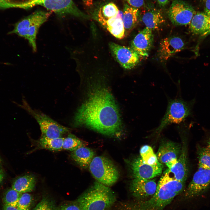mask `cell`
Wrapping results in <instances>:
<instances>
[{
    "label": "cell",
    "mask_w": 210,
    "mask_h": 210,
    "mask_svg": "<svg viewBox=\"0 0 210 210\" xmlns=\"http://www.w3.org/2000/svg\"><path fill=\"white\" fill-rule=\"evenodd\" d=\"M161 7H164L169 3V0H154Z\"/></svg>",
    "instance_id": "836d02e7"
},
{
    "label": "cell",
    "mask_w": 210,
    "mask_h": 210,
    "mask_svg": "<svg viewBox=\"0 0 210 210\" xmlns=\"http://www.w3.org/2000/svg\"><path fill=\"white\" fill-rule=\"evenodd\" d=\"M88 168L97 182L109 187L115 183L120 177L116 165L110 159L104 156H94Z\"/></svg>",
    "instance_id": "8992f818"
},
{
    "label": "cell",
    "mask_w": 210,
    "mask_h": 210,
    "mask_svg": "<svg viewBox=\"0 0 210 210\" xmlns=\"http://www.w3.org/2000/svg\"><path fill=\"white\" fill-rule=\"evenodd\" d=\"M119 10L116 5L110 2L102 7L97 14L98 21L101 23L113 17L118 14Z\"/></svg>",
    "instance_id": "d4e9b609"
},
{
    "label": "cell",
    "mask_w": 210,
    "mask_h": 210,
    "mask_svg": "<svg viewBox=\"0 0 210 210\" xmlns=\"http://www.w3.org/2000/svg\"><path fill=\"white\" fill-rule=\"evenodd\" d=\"M129 163L132 178L153 179L160 175L162 171V164L159 162L154 165L147 164L140 156L134 158Z\"/></svg>",
    "instance_id": "30bf717a"
},
{
    "label": "cell",
    "mask_w": 210,
    "mask_h": 210,
    "mask_svg": "<svg viewBox=\"0 0 210 210\" xmlns=\"http://www.w3.org/2000/svg\"><path fill=\"white\" fill-rule=\"evenodd\" d=\"M23 101L21 106L36 120L40 127L41 136L50 138H58L69 131L68 128L60 124L46 114L32 109L25 100Z\"/></svg>",
    "instance_id": "52a82bcc"
},
{
    "label": "cell",
    "mask_w": 210,
    "mask_h": 210,
    "mask_svg": "<svg viewBox=\"0 0 210 210\" xmlns=\"http://www.w3.org/2000/svg\"><path fill=\"white\" fill-rule=\"evenodd\" d=\"M55 210H80L76 200L66 202L57 206Z\"/></svg>",
    "instance_id": "1f68e13d"
},
{
    "label": "cell",
    "mask_w": 210,
    "mask_h": 210,
    "mask_svg": "<svg viewBox=\"0 0 210 210\" xmlns=\"http://www.w3.org/2000/svg\"><path fill=\"white\" fill-rule=\"evenodd\" d=\"M185 44L180 38L173 36L165 38L160 44L158 55L162 60H166L180 52L184 47Z\"/></svg>",
    "instance_id": "e0dca14e"
},
{
    "label": "cell",
    "mask_w": 210,
    "mask_h": 210,
    "mask_svg": "<svg viewBox=\"0 0 210 210\" xmlns=\"http://www.w3.org/2000/svg\"><path fill=\"white\" fill-rule=\"evenodd\" d=\"M3 0H0V2H1Z\"/></svg>",
    "instance_id": "ab89813d"
},
{
    "label": "cell",
    "mask_w": 210,
    "mask_h": 210,
    "mask_svg": "<svg viewBox=\"0 0 210 210\" xmlns=\"http://www.w3.org/2000/svg\"><path fill=\"white\" fill-rule=\"evenodd\" d=\"M185 183L177 180L166 171L159 180L154 195L147 200L132 201L130 210H163L183 191Z\"/></svg>",
    "instance_id": "7a4b0ae2"
},
{
    "label": "cell",
    "mask_w": 210,
    "mask_h": 210,
    "mask_svg": "<svg viewBox=\"0 0 210 210\" xmlns=\"http://www.w3.org/2000/svg\"><path fill=\"white\" fill-rule=\"evenodd\" d=\"M126 1L129 5L134 8H139L143 6L144 4V0H124Z\"/></svg>",
    "instance_id": "d6a6232c"
},
{
    "label": "cell",
    "mask_w": 210,
    "mask_h": 210,
    "mask_svg": "<svg viewBox=\"0 0 210 210\" xmlns=\"http://www.w3.org/2000/svg\"><path fill=\"white\" fill-rule=\"evenodd\" d=\"M197 149L199 167L202 169L210 170V151L206 147L199 144Z\"/></svg>",
    "instance_id": "4316f807"
},
{
    "label": "cell",
    "mask_w": 210,
    "mask_h": 210,
    "mask_svg": "<svg viewBox=\"0 0 210 210\" xmlns=\"http://www.w3.org/2000/svg\"><path fill=\"white\" fill-rule=\"evenodd\" d=\"M36 5H41L60 15H70L79 17H88L77 7L72 0H34L31 7Z\"/></svg>",
    "instance_id": "9c48e42d"
},
{
    "label": "cell",
    "mask_w": 210,
    "mask_h": 210,
    "mask_svg": "<svg viewBox=\"0 0 210 210\" xmlns=\"http://www.w3.org/2000/svg\"><path fill=\"white\" fill-rule=\"evenodd\" d=\"M182 147L178 144L165 140L161 142L156 154L158 161L170 168L177 162Z\"/></svg>",
    "instance_id": "4fadbf2b"
},
{
    "label": "cell",
    "mask_w": 210,
    "mask_h": 210,
    "mask_svg": "<svg viewBox=\"0 0 210 210\" xmlns=\"http://www.w3.org/2000/svg\"><path fill=\"white\" fill-rule=\"evenodd\" d=\"M196 12L193 7L182 0H173L167 11L168 17L175 25L189 24Z\"/></svg>",
    "instance_id": "ba28073f"
},
{
    "label": "cell",
    "mask_w": 210,
    "mask_h": 210,
    "mask_svg": "<svg viewBox=\"0 0 210 210\" xmlns=\"http://www.w3.org/2000/svg\"><path fill=\"white\" fill-rule=\"evenodd\" d=\"M57 206L54 200L50 197H43L33 210H55Z\"/></svg>",
    "instance_id": "f546056e"
},
{
    "label": "cell",
    "mask_w": 210,
    "mask_h": 210,
    "mask_svg": "<svg viewBox=\"0 0 210 210\" xmlns=\"http://www.w3.org/2000/svg\"><path fill=\"white\" fill-rule=\"evenodd\" d=\"M123 13L119 10L117 15L101 24L114 37L121 39L125 36L123 19Z\"/></svg>",
    "instance_id": "d6986e66"
},
{
    "label": "cell",
    "mask_w": 210,
    "mask_h": 210,
    "mask_svg": "<svg viewBox=\"0 0 210 210\" xmlns=\"http://www.w3.org/2000/svg\"><path fill=\"white\" fill-rule=\"evenodd\" d=\"M210 188V170L202 169L197 171L185 193L186 199L200 195Z\"/></svg>",
    "instance_id": "7c38bea8"
},
{
    "label": "cell",
    "mask_w": 210,
    "mask_h": 210,
    "mask_svg": "<svg viewBox=\"0 0 210 210\" xmlns=\"http://www.w3.org/2000/svg\"><path fill=\"white\" fill-rule=\"evenodd\" d=\"M74 122L76 126H85L105 135L120 134L122 123L119 111L107 86L97 83L88 87L87 98L77 110Z\"/></svg>",
    "instance_id": "6da1fadb"
},
{
    "label": "cell",
    "mask_w": 210,
    "mask_h": 210,
    "mask_svg": "<svg viewBox=\"0 0 210 210\" xmlns=\"http://www.w3.org/2000/svg\"><path fill=\"white\" fill-rule=\"evenodd\" d=\"M32 196L28 193H22L16 207L18 210H30L33 202Z\"/></svg>",
    "instance_id": "4dcf8cb0"
},
{
    "label": "cell",
    "mask_w": 210,
    "mask_h": 210,
    "mask_svg": "<svg viewBox=\"0 0 210 210\" xmlns=\"http://www.w3.org/2000/svg\"><path fill=\"white\" fill-rule=\"evenodd\" d=\"M50 13L37 10L18 22L10 34H14L27 39L33 51L37 50L36 38L39 29L48 19Z\"/></svg>",
    "instance_id": "5b68a950"
},
{
    "label": "cell",
    "mask_w": 210,
    "mask_h": 210,
    "mask_svg": "<svg viewBox=\"0 0 210 210\" xmlns=\"http://www.w3.org/2000/svg\"><path fill=\"white\" fill-rule=\"evenodd\" d=\"M206 148L210 151V132L206 140Z\"/></svg>",
    "instance_id": "e575fe53"
},
{
    "label": "cell",
    "mask_w": 210,
    "mask_h": 210,
    "mask_svg": "<svg viewBox=\"0 0 210 210\" xmlns=\"http://www.w3.org/2000/svg\"><path fill=\"white\" fill-rule=\"evenodd\" d=\"M157 185L155 179L133 178L129 189L132 195L137 200H144L153 196L155 192Z\"/></svg>",
    "instance_id": "5bb4252c"
},
{
    "label": "cell",
    "mask_w": 210,
    "mask_h": 210,
    "mask_svg": "<svg viewBox=\"0 0 210 210\" xmlns=\"http://www.w3.org/2000/svg\"><path fill=\"white\" fill-rule=\"evenodd\" d=\"M205 9L210 10V0H203Z\"/></svg>",
    "instance_id": "8d00e7d4"
},
{
    "label": "cell",
    "mask_w": 210,
    "mask_h": 210,
    "mask_svg": "<svg viewBox=\"0 0 210 210\" xmlns=\"http://www.w3.org/2000/svg\"><path fill=\"white\" fill-rule=\"evenodd\" d=\"M64 139L62 137L50 138L41 136L38 142V147L40 148L52 151H59L62 149Z\"/></svg>",
    "instance_id": "cb8c5ba5"
},
{
    "label": "cell",
    "mask_w": 210,
    "mask_h": 210,
    "mask_svg": "<svg viewBox=\"0 0 210 210\" xmlns=\"http://www.w3.org/2000/svg\"><path fill=\"white\" fill-rule=\"evenodd\" d=\"M1 159H0V163H1Z\"/></svg>",
    "instance_id": "60d3db41"
},
{
    "label": "cell",
    "mask_w": 210,
    "mask_h": 210,
    "mask_svg": "<svg viewBox=\"0 0 210 210\" xmlns=\"http://www.w3.org/2000/svg\"><path fill=\"white\" fill-rule=\"evenodd\" d=\"M152 30L146 27L134 37L131 44V48L140 57L148 56L153 42Z\"/></svg>",
    "instance_id": "2e32d148"
},
{
    "label": "cell",
    "mask_w": 210,
    "mask_h": 210,
    "mask_svg": "<svg viewBox=\"0 0 210 210\" xmlns=\"http://www.w3.org/2000/svg\"><path fill=\"white\" fill-rule=\"evenodd\" d=\"M36 182L35 177L28 174L16 178L12 183V188L21 193L31 192L34 189Z\"/></svg>",
    "instance_id": "603a6c76"
},
{
    "label": "cell",
    "mask_w": 210,
    "mask_h": 210,
    "mask_svg": "<svg viewBox=\"0 0 210 210\" xmlns=\"http://www.w3.org/2000/svg\"><path fill=\"white\" fill-rule=\"evenodd\" d=\"M22 194L12 188H9L5 192L3 197L4 205L16 207Z\"/></svg>",
    "instance_id": "f1b7e54d"
},
{
    "label": "cell",
    "mask_w": 210,
    "mask_h": 210,
    "mask_svg": "<svg viewBox=\"0 0 210 210\" xmlns=\"http://www.w3.org/2000/svg\"><path fill=\"white\" fill-rule=\"evenodd\" d=\"M141 19L146 27L152 30L158 29L165 22L161 12L155 8L149 9L145 12Z\"/></svg>",
    "instance_id": "44dd1931"
},
{
    "label": "cell",
    "mask_w": 210,
    "mask_h": 210,
    "mask_svg": "<svg viewBox=\"0 0 210 210\" xmlns=\"http://www.w3.org/2000/svg\"><path fill=\"white\" fill-rule=\"evenodd\" d=\"M3 210H18L16 207L4 205Z\"/></svg>",
    "instance_id": "d590c367"
},
{
    "label": "cell",
    "mask_w": 210,
    "mask_h": 210,
    "mask_svg": "<svg viewBox=\"0 0 210 210\" xmlns=\"http://www.w3.org/2000/svg\"><path fill=\"white\" fill-rule=\"evenodd\" d=\"M195 102V99L186 101L181 98L168 100L167 109L159 126L155 129L153 135L159 134L168 125L179 124L192 115V109Z\"/></svg>",
    "instance_id": "277c9868"
},
{
    "label": "cell",
    "mask_w": 210,
    "mask_h": 210,
    "mask_svg": "<svg viewBox=\"0 0 210 210\" xmlns=\"http://www.w3.org/2000/svg\"><path fill=\"white\" fill-rule=\"evenodd\" d=\"M140 154L141 158L146 163L154 165L159 162L152 148L149 145H144L141 147L140 150Z\"/></svg>",
    "instance_id": "83f0119b"
},
{
    "label": "cell",
    "mask_w": 210,
    "mask_h": 210,
    "mask_svg": "<svg viewBox=\"0 0 210 210\" xmlns=\"http://www.w3.org/2000/svg\"><path fill=\"white\" fill-rule=\"evenodd\" d=\"M109 46L115 58L124 69H131L139 63L140 57L131 47L121 46L112 42L110 43Z\"/></svg>",
    "instance_id": "8fae6325"
},
{
    "label": "cell",
    "mask_w": 210,
    "mask_h": 210,
    "mask_svg": "<svg viewBox=\"0 0 210 210\" xmlns=\"http://www.w3.org/2000/svg\"><path fill=\"white\" fill-rule=\"evenodd\" d=\"M94 155L93 150L85 146L78 148L71 154L73 160L80 167L84 169L89 167Z\"/></svg>",
    "instance_id": "ffe728a7"
},
{
    "label": "cell",
    "mask_w": 210,
    "mask_h": 210,
    "mask_svg": "<svg viewBox=\"0 0 210 210\" xmlns=\"http://www.w3.org/2000/svg\"><path fill=\"white\" fill-rule=\"evenodd\" d=\"M187 151L184 143L182 147L180 155L177 162L170 168L166 171L172 173L177 180L185 182L188 173Z\"/></svg>",
    "instance_id": "ac0fdd59"
},
{
    "label": "cell",
    "mask_w": 210,
    "mask_h": 210,
    "mask_svg": "<svg viewBox=\"0 0 210 210\" xmlns=\"http://www.w3.org/2000/svg\"><path fill=\"white\" fill-rule=\"evenodd\" d=\"M86 144V142L70 133L64 139L62 144V149L73 152L81 147L85 146Z\"/></svg>",
    "instance_id": "484cf974"
},
{
    "label": "cell",
    "mask_w": 210,
    "mask_h": 210,
    "mask_svg": "<svg viewBox=\"0 0 210 210\" xmlns=\"http://www.w3.org/2000/svg\"><path fill=\"white\" fill-rule=\"evenodd\" d=\"M116 199L109 187L96 181L76 201L80 210H107L114 204Z\"/></svg>",
    "instance_id": "3957f363"
},
{
    "label": "cell",
    "mask_w": 210,
    "mask_h": 210,
    "mask_svg": "<svg viewBox=\"0 0 210 210\" xmlns=\"http://www.w3.org/2000/svg\"><path fill=\"white\" fill-rule=\"evenodd\" d=\"M123 21L125 31V36L127 35L137 22L139 15L138 8L132 7L127 4H124Z\"/></svg>",
    "instance_id": "7402d4cb"
},
{
    "label": "cell",
    "mask_w": 210,
    "mask_h": 210,
    "mask_svg": "<svg viewBox=\"0 0 210 210\" xmlns=\"http://www.w3.org/2000/svg\"><path fill=\"white\" fill-rule=\"evenodd\" d=\"M189 24L192 34L200 39L206 38L210 34V10L196 12Z\"/></svg>",
    "instance_id": "9a60e30c"
},
{
    "label": "cell",
    "mask_w": 210,
    "mask_h": 210,
    "mask_svg": "<svg viewBox=\"0 0 210 210\" xmlns=\"http://www.w3.org/2000/svg\"><path fill=\"white\" fill-rule=\"evenodd\" d=\"M84 4L88 6H90L93 4V0H83Z\"/></svg>",
    "instance_id": "74e56055"
},
{
    "label": "cell",
    "mask_w": 210,
    "mask_h": 210,
    "mask_svg": "<svg viewBox=\"0 0 210 210\" xmlns=\"http://www.w3.org/2000/svg\"><path fill=\"white\" fill-rule=\"evenodd\" d=\"M4 173L2 170L0 169V183L3 179Z\"/></svg>",
    "instance_id": "f35d334b"
}]
</instances>
